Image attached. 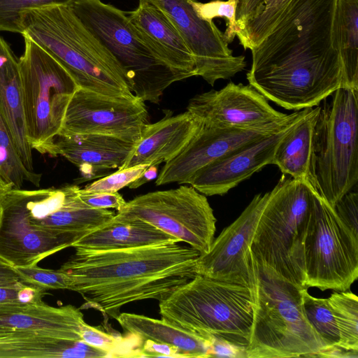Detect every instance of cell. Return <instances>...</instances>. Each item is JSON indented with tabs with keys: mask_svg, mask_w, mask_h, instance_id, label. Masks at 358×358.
<instances>
[{
	"mask_svg": "<svg viewBox=\"0 0 358 358\" xmlns=\"http://www.w3.org/2000/svg\"><path fill=\"white\" fill-rule=\"evenodd\" d=\"M78 196L85 204L94 208H114L118 211L127 202L117 192H90L80 188L78 190Z\"/></svg>",
	"mask_w": 358,
	"mask_h": 358,
	"instance_id": "41",
	"label": "cell"
},
{
	"mask_svg": "<svg viewBox=\"0 0 358 358\" xmlns=\"http://www.w3.org/2000/svg\"><path fill=\"white\" fill-rule=\"evenodd\" d=\"M76 185L34 190L23 189L24 213L36 227L86 235L110 222L115 213L94 208L79 198Z\"/></svg>",
	"mask_w": 358,
	"mask_h": 358,
	"instance_id": "17",
	"label": "cell"
},
{
	"mask_svg": "<svg viewBox=\"0 0 358 358\" xmlns=\"http://www.w3.org/2000/svg\"><path fill=\"white\" fill-rule=\"evenodd\" d=\"M127 17L142 38L171 68L186 78L196 76L194 57L178 31L158 7L139 1Z\"/></svg>",
	"mask_w": 358,
	"mask_h": 358,
	"instance_id": "23",
	"label": "cell"
},
{
	"mask_svg": "<svg viewBox=\"0 0 358 358\" xmlns=\"http://www.w3.org/2000/svg\"><path fill=\"white\" fill-rule=\"evenodd\" d=\"M315 194L309 182L283 174L270 192L250 245L256 262L301 288H306L304 243Z\"/></svg>",
	"mask_w": 358,
	"mask_h": 358,
	"instance_id": "5",
	"label": "cell"
},
{
	"mask_svg": "<svg viewBox=\"0 0 358 358\" xmlns=\"http://www.w3.org/2000/svg\"><path fill=\"white\" fill-rule=\"evenodd\" d=\"M1 205H0V217H1Z\"/></svg>",
	"mask_w": 358,
	"mask_h": 358,
	"instance_id": "47",
	"label": "cell"
},
{
	"mask_svg": "<svg viewBox=\"0 0 358 358\" xmlns=\"http://www.w3.org/2000/svg\"><path fill=\"white\" fill-rule=\"evenodd\" d=\"M302 297L303 310L310 324L327 348L339 347L341 338L328 299L311 296L308 288H303Z\"/></svg>",
	"mask_w": 358,
	"mask_h": 358,
	"instance_id": "33",
	"label": "cell"
},
{
	"mask_svg": "<svg viewBox=\"0 0 358 358\" xmlns=\"http://www.w3.org/2000/svg\"><path fill=\"white\" fill-rule=\"evenodd\" d=\"M22 285L24 283L15 268L0 259V287H18Z\"/></svg>",
	"mask_w": 358,
	"mask_h": 358,
	"instance_id": "44",
	"label": "cell"
},
{
	"mask_svg": "<svg viewBox=\"0 0 358 358\" xmlns=\"http://www.w3.org/2000/svg\"><path fill=\"white\" fill-rule=\"evenodd\" d=\"M15 268L22 282L26 285L45 291L69 289V278L59 269L42 268L37 264Z\"/></svg>",
	"mask_w": 358,
	"mask_h": 358,
	"instance_id": "37",
	"label": "cell"
},
{
	"mask_svg": "<svg viewBox=\"0 0 358 358\" xmlns=\"http://www.w3.org/2000/svg\"><path fill=\"white\" fill-rule=\"evenodd\" d=\"M136 143L118 137L95 134H57L45 154L62 156L76 166L81 173L79 182L105 175L120 169Z\"/></svg>",
	"mask_w": 358,
	"mask_h": 358,
	"instance_id": "21",
	"label": "cell"
},
{
	"mask_svg": "<svg viewBox=\"0 0 358 358\" xmlns=\"http://www.w3.org/2000/svg\"><path fill=\"white\" fill-rule=\"evenodd\" d=\"M157 166H150L147 168L142 176L137 180L128 185L131 189L138 188L143 184L153 180L157 177Z\"/></svg>",
	"mask_w": 358,
	"mask_h": 358,
	"instance_id": "45",
	"label": "cell"
},
{
	"mask_svg": "<svg viewBox=\"0 0 358 358\" xmlns=\"http://www.w3.org/2000/svg\"><path fill=\"white\" fill-rule=\"evenodd\" d=\"M141 357H185L180 351L176 347L162 343L146 340L143 343L141 348Z\"/></svg>",
	"mask_w": 358,
	"mask_h": 358,
	"instance_id": "42",
	"label": "cell"
},
{
	"mask_svg": "<svg viewBox=\"0 0 358 358\" xmlns=\"http://www.w3.org/2000/svg\"><path fill=\"white\" fill-rule=\"evenodd\" d=\"M320 106L309 182L331 208L358 180V89L340 87Z\"/></svg>",
	"mask_w": 358,
	"mask_h": 358,
	"instance_id": "7",
	"label": "cell"
},
{
	"mask_svg": "<svg viewBox=\"0 0 358 358\" xmlns=\"http://www.w3.org/2000/svg\"><path fill=\"white\" fill-rule=\"evenodd\" d=\"M312 108L296 110L280 121L252 128H222L202 124L197 134L174 158L165 163L156 185L189 184L202 168L237 148L273 134L304 117Z\"/></svg>",
	"mask_w": 358,
	"mask_h": 358,
	"instance_id": "14",
	"label": "cell"
},
{
	"mask_svg": "<svg viewBox=\"0 0 358 358\" xmlns=\"http://www.w3.org/2000/svg\"><path fill=\"white\" fill-rule=\"evenodd\" d=\"M45 290L29 285L0 287V305L27 304L41 302Z\"/></svg>",
	"mask_w": 358,
	"mask_h": 358,
	"instance_id": "39",
	"label": "cell"
},
{
	"mask_svg": "<svg viewBox=\"0 0 358 358\" xmlns=\"http://www.w3.org/2000/svg\"><path fill=\"white\" fill-rule=\"evenodd\" d=\"M201 125V121L188 110L147 124L125 162L118 169L139 164L157 166L170 161L187 145Z\"/></svg>",
	"mask_w": 358,
	"mask_h": 358,
	"instance_id": "22",
	"label": "cell"
},
{
	"mask_svg": "<svg viewBox=\"0 0 358 358\" xmlns=\"http://www.w3.org/2000/svg\"><path fill=\"white\" fill-rule=\"evenodd\" d=\"M336 0H291L271 32L251 50L249 85L287 110L313 108L342 86L332 40Z\"/></svg>",
	"mask_w": 358,
	"mask_h": 358,
	"instance_id": "1",
	"label": "cell"
},
{
	"mask_svg": "<svg viewBox=\"0 0 358 358\" xmlns=\"http://www.w3.org/2000/svg\"><path fill=\"white\" fill-rule=\"evenodd\" d=\"M26 36L54 57L80 88L113 97H133L117 61L69 6L36 8L21 15Z\"/></svg>",
	"mask_w": 358,
	"mask_h": 358,
	"instance_id": "3",
	"label": "cell"
},
{
	"mask_svg": "<svg viewBox=\"0 0 358 358\" xmlns=\"http://www.w3.org/2000/svg\"><path fill=\"white\" fill-rule=\"evenodd\" d=\"M358 194L348 192L338 199L332 207L336 215L358 238Z\"/></svg>",
	"mask_w": 358,
	"mask_h": 358,
	"instance_id": "40",
	"label": "cell"
},
{
	"mask_svg": "<svg viewBox=\"0 0 358 358\" xmlns=\"http://www.w3.org/2000/svg\"><path fill=\"white\" fill-rule=\"evenodd\" d=\"M128 337L123 338L105 331L101 327H93L86 322L80 331L81 341L95 348L104 350L110 354L111 357H141V350L130 347L131 343L142 341L138 337L129 334Z\"/></svg>",
	"mask_w": 358,
	"mask_h": 358,
	"instance_id": "34",
	"label": "cell"
},
{
	"mask_svg": "<svg viewBox=\"0 0 358 358\" xmlns=\"http://www.w3.org/2000/svg\"><path fill=\"white\" fill-rule=\"evenodd\" d=\"M190 3L197 15L203 20L213 21L215 17L226 20L227 29L224 32L226 41L230 43L239 33L236 22V8L238 0H215L208 3H201L190 0Z\"/></svg>",
	"mask_w": 358,
	"mask_h": 358,
	"instance_id": "36",
	"label": "cell"
},
{
	"mask_svg": "<svg viewBox=\"0 0 358 358\" xmlns=\"http://www.w3.org/2000/svg\"><path fill=\"white\" fill-rule=\"evenodd\" d=\"M0 110L23 165L34 171L32 148L27 138L18 59L15 55L0 64Z\"/></svg>",
	"mask_w": 358,
	"mask_h": 358,
	"instance_id": "26",
	"label": "cell"
},
{
	"mask_svg": "<svg viewBox=\"0 0 358 358\" xmlns=\"http://www.w3.org/2000/svg\"><path fill=\"white\" fill-rule=\"evenodd\" d=\"M127 334L143 343L150 340L177 348L185 357H209L212 339L181 329L165 319L149 317L135 313H120L115 318Z\"/></svg>",
	"mask_w": 358,
	"mask_h": 358,
	"instance_id": "25",
	"label": "cell"
},
{
	"mask_svg": "<svg viewBox=\"0 0 358 358\" xmlns=\"http://www.w3.org/2000/svg\"><path fill=\"white\" fill-rule=\"evenodd\" d=\"M319 110L320 106L312 108L280 140L272 164L276 165L282 174L309 182L313 130Z\"/></svg>",
	"mask_w": 358,
	"mask_h": 358,
	"instance_id": "27",
	"label": "cell"
},
{
	"mask_svg": "<svg viewBox=\"0 0 358 358\" xmlns=\"http://www.w3.org/2000/svg\"><path fill=\"white\" fill-rule=\"evenodd\" d=\"M304 264L306 288L348 291L358 277V238L316 192Z\"/></svg>",
	"mask_w": 358,
	"mask_h": 358,
	"instance_id": "11",
	"label": "cell"
},
{
	"mask_svg": "<svg viewBox=\"0 0 358 358\" xmlns=\"http://www.w3.org/2000/svg\"><path fill=\"white\" fill-rule=\"evenodd\" d=\"M41 176L23 165L0 110V179L13 189H22L25 182L38 187Z\"/></svg>",
	"mask_w": 358,
	"mask_h": 358,
	"instance_id": "31",
	"label": "cell"
},
{
	"mask_svg": "<svg viewBox=\"0 0 358 358\" xmlns=\"http://www.w3.org/2000/svg\"><path fill=\"white\" fill-rule=\"evenodd\" d=\"M291 0H238L236 36L245 50L258 45L271 32Z\"/></svg>",
	"mask_w": 358,
	"mask_h": 358,
	"instance_id": "30",
	"label": "cell"
},
{
	"mask_svg": "<svg viewBox=\"0 0 358 358\" xmlns=\"http://www.w3.org/2000/svg\"><path fill=\"white\" fill-rule=\"evenodd\" d=\"M76 0H0V31L22 35L21 15L27 10L53 6H69Z\"/></svg>",
	"mask_w": 358,
	"mask_h": 358,
	"instance_id": "35",
	"label": "cell"
},
{
	"mask_svg": "<svg viewBox=\"0 0 358 358\" xmlns=\"http://www.w3.org/2000/svg\"><path fill=\"white\" fill-rule=\"evenodd\" d=\"M341 341L339 347L358 351V299L351 292H334L327 298Z\"/></svg>",
	"mask_w": 358,
	"mask_h": 358,
	"instance_id": "32",
	"label": "cell"
},
{
	"mask_svg": "<svg viewBox=\"0 0 358 358\" xmlns=\"http://www.w3.org/2000/svg\"><path fill=\"white\" fill-rule=\"evenodd\" d=\"M148 166V164H139L127 169H117L108 176L89 183L83 190L90 192H117L140 178Z\"/></svg>",
	"mask_w": 358,
	"mask_h": 358,
	"instance_id": "38",
	"label": "cell"
},
{
	"mask_svg": "<svg viewBox=\"0 0 358 358\" xmlns=\"http://www.w3.org/2000/svg\"><path fill=\"white\" fill-rule=\"evenodd\" d=\"M270 192L256 194L238 217L213 239L209 250L196 262L197 274L255 287L253 257L250 245Z\"/></svg>",
	"mask_w": 358,
	"mask_h": 358,
	"instance_id": "15",
	"label": "cell"
},
{
	"mask_svg": "<svg viewBox=\"0 0 358 358\" xmlns=\"http://www.w3.org/2000/svg\"><path fill=\"white\" fill-rule=\"evenodd\" d=\"M85 323L80 309L72 305L53 307L43 301L0 305V341L32 336L81 341Z\"/></svg>",
	"mask_w": 358,
	"mask_h": 358,
	"instance_id": "20",
	"label": "cell"
},
{
	"mask_svg": "<svg viewBox=\"0 0 358 358\" xmlns=\"http://www.w3.org/2000/svg\"><path fill=\"white\" fill-rule=\"evenodd\" d=\"M0 357L92 358L111 355L82 341L32 336L0 341Z\"/></svg>",
	"mask_w": 358,
	"mask_h": 358,
	"instance_id": "28",
	"label": "cell"
},
{
	"mask_svg": "<svg viewBox=\"0 0 358 358\" xmlns=\"http://www.w3.org/2000/svg\"><path fill=\"white\" fill-rule=\"evenodd\" d=\"M332 40L342 64L341 87L358 89V0H336Z\"/></svg>",
	"mask_w": 358,
	"mask_h": 358,
	"instance_id": "29",
	"label": "cell"
},
{
	"mask_svg": "<svg viewBox=\"0 0 358 358\" xmlns=\"http://www.w3.org/2000/svg\"><path fill=\"white\" fill-rule=\"evenodd\" d=\"M246 357L245 348L213 337L210 341L209 357Z\"/></svg>",
	"mask_w": 358,
	"mask_h": 358,
	"instance_id": "43",
	"label": "cell"
},
{
	"mask_svg": "<svg viewBox=\"0 0 358 358\" xmlns=\"http://www.w3.org/2000/svg\"><path fill=\"white\" fill-rule=\"evenodd\" d=\"M249 287L197 274L159 302L161 317L208 339L246 348L253 319Z\"/></svg>",
	"mask_w": 358,
	"mask_h": 358,
	"instance_id": "6",
	"label": "cell"
},
{
	"mask_svg": "<svg viewBox=\"0 0 358 358\" xmlns=\"http://www.w3.org/2000/svg\"><path fill=\"white\" fill-rule=\"evenodd\" d=\"M296 122L245 144L208 164L193 176L189 184L205 196L227 194L263 167L272 164L280 140Z\"/></svg>",
	"mask_w": 358,
	"mask_h": 358,
	"instance_id": "19",
	"label": "cell"
},
{
	"mask_svg": "<svg viewBox=\"0 0 358 358\" xmlns=\"http://www.w3.org/2000/svg\"><path fill=\"white\" fill-rule=\"evenodd\" d=\"M75 253L59 268L69 278V290L94 308L115 319L129 303L168 298L196 275L201 253L175 243Z\"/></svg>",
	"mask_w": 358,
	"mask_h": 358,
	"instance_id": "2",
	"label": "cell"
},
{
	"mask_svg": "<svg viewBox=\"0 0 358 358\" xmlns=\"http://www.w3.org/2000/svg\"><path fill=\"white\" fill-rule=\"evenodd\" d=\"M69 6L113 55L132 94L143 101L158 103L169 85L186 78L159 57L125 12L101 0H76Z\"/></svg>",
	"mask_w": 358,
	"mask_h": 358,
	"instance_id": "8",
	"label": "cell"
},
{
	"mask_svg": "<svg viewBox=\"0 0 358 358\" xmlns=\"http://www.w3.org/2000/svg\"><path fill=\"white\" fill-rule=\"evenodd\" d=\"M253 264V319L246 358L316 357L328 348L306 318L303 288L254 258Z\"/></svg>",
	"mask_w": 358,
	"mask_h": 358,
	"instance_id": "4",
	"label": "cell"
},
{
	"mask_svg": "<svg viewBox=\"0 0 358 358\" xmlns=\"http://www.w3.org/2000/svg\"><path fill=\"white\" fill-rule=\"evenodd\" d=\"M11 189L13 188L10 185L0 179V203L4 195Z\"/></svg>",
	"mask_w": 358,
	"mask_h": 358,
	"instance_id": "46",
	"label": "cell"
},
{
	"mask_svg": "<svg viewBox=\"0 0 358 358\" xmlns=\"http://www.w3.org/2000/svg\"><path fill=\"white\" fill-rule=\"evenodd\" d=\"M147 108L141 99L113 97L78 88L67 106L58 134H95L134 143L148 124Z\"/></svg>",
	"mask_w": 358,
	"mask_h": 358,
	"instance_id": "12",
	"label": "cell"
},
{
	"mask_svg": "<svg viewBox=\"0 0 358 358\" xmlns=\"http://www.w3.org/2000/svg\"><path fill=\"white\" fill-rule=\"evenodd\" d=\"M0 205V259L14 267L36 265L44 258L72 247L84 236L32 226L24 215L22 189L9 190Z\"/></svg>",
	"mask_w": 358,
	"mask_h": 358,
	"instance_id": "16",
	"label": "cell"
},
{
	"mask_svg": "<svg viewBox=\"0 0 358 358\" xmlns=\"http://www.w3.org/2000/svg\"><path fill=\"white\" fill-rule=\"evenodd\" d=\"M140 220L207 252L214 239L216 218L206 196L193 187L160 190L126 202L113 222Z\"/></svg>",
	"mask_w": 358,
	"mask_h": 358,
	"instance_id": "10",
	"label": "cell"
},
{
	"mask_svg": "<svg viewBox=\"0 0 358 358\" xmlns=\"http://www.w3.org/2000/svg\"><path fill=\"white\" fill-rule=\"evenodd\" d=\"M18 59L27 141L41 154L61 129L67 106L79 88L68 71L26 36Z\"/></svg>",
	"mask_w": 358,
	"mask_h": 358,
	"instance_id": "9",
	"label": "cell"
},
{
	"mask_svg": "<svg viewBox=\"0 0 358 358\" xmlns=\"http://www.w3.org/2000/svg\"><path fill=\"white\" fill-rule=\"evenodd\" d=\"M187 108L202 124L222 128L262 127L289 115L275 110L252 86L232 82L220 90L196 94Z\"/></svg>",
	"mask_w": 358,
	"mask_h": 358,
	"instance_id": "18",
	"label": "cell"
},
{
	"mask_svg": "<svg viewBox=\"0 0 358 358\" xmlns=\"http://www.w3.org/2000/svg\"><path fill=\"white\" fill-rule=\"evenodd\" d=\"M160 8L169 17L192 52L196 76L213 86L229 79L246 66L244 56H234L224 33L213 21L199 17L190 0H139Z\"/></svg>",
	"mask_w": 358,
	"mask_h": 358,
	"instance_id": "13",
	"label": "cell"
},
{
	"mask_svg": "<svg viewBox=\"0 0 358 358\" xmlns=\"http://www.w3.org/2000/svg\"><path fill=\"white\" fill-rule=\"evenodd\" d=\"M180 243L152 224L140 220L113 222L78 240L75 249L108 250Z\"/></svg>",
	"mask_w": 358,
	"mask_h": 358,
	"instance_id": "24",
	"label": "cell"
}]
</instances>
